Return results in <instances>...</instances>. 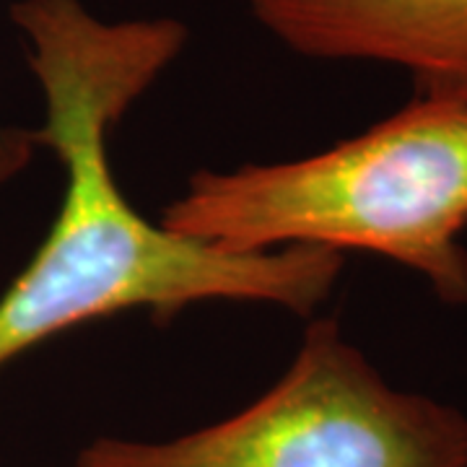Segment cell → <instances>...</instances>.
<instances>
[{
	"instance_id": "1",
	"label": "cell",
	"mask_w": 467,
	"mask_h": 467,
	"mask_svg": "<svg viewBox=\"0 0 467 467\" xmlns=\"http://www.w3.org/2000/svg\"><path fill=\"white\" fill-rule=\"evenodd\" d=\"M11 21L45 99L34 135L57 156L66 187L50 232L0 296V367L52 335L119 312L171 319L190 304L229 299L309 315L330 296L340 252L216 250L153 223L125 198L109 135L182 52V21H107L84 0H16Z\"/></svg>"
},
{
	"instance_id": "2",
	"label": "cell",
	"mask_w": 467,
	"mask_h": 467,
	"mask_svg": "<svg viewBox=\"0 0 467 467\" xmlns=\"http://www.w3.org/2000/svg\"><path fill=\"white\" fill-rule=\"evenodd\" d=\"M161 223L226 252L361 250L467 304V101L423 97L356 138L281 164L198 171Z\"/></svg>"
},
{
	"instance_id": "3",
	"label": "cell",
	"mask_w": 467,
	"mask_h": 467,
	"mask_svg": "<svg viewBox=\"0 0 467 467\" xmlns=\"http://www.w3.org/2000/svg\"><path fill=\"white\" fill-rule=\"evenodd\" d=\"M76 467H467V418L392 387L333 319H317L250 408L167 441L101 436Z\"/></svg>"
},
{
	"instance_id": "4",
	"label": "cell",
	"mask_w": 467,
	"mask_h": 467,
	"mask_svg": "<svg viewBox=\"0 0 467 467\" xmlns=\"http://www.w3.org/2000/svg\"><path fill=\"white\" fill-rule=\"evenodd\" d=\"M285 50L402 67L416 94L467 101V0H250Z\"/></svg>"
},
{
	"instance_id": "5",
	"label": "cell",
	"mask_w": 467,
	"mask_h": 467,
	"mask_svg": "<svg viewBox=\"0 0 467 467\" xmlns=\"http://www.w3.org/2000/svg\"><path fill=\"white\" fill-rule=\"evenodd\" d=\"M36 146L39 143L34 130L0 125V184H8L29 167Z\"/></svg>"
}]
</instances>
